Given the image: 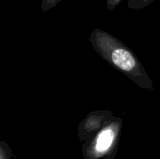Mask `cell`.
Wrapping results in <instances>:
<instances>
[{"label": "cell", "instance_id": "1", "mask_svg": "<svg viewBox=\"0 0 160 159\" xmlns=\"http://www.w3.org/2000/svg\"><path fill=\"white\" fill-rule=\"evenodd\" d=\"M99 54L115 69L131 80L140 88L155 91L153 81L139 59L126 47L112 41H98Z\"/></svg>", "mask_w": 160, "mask_h": 159}, {"label": "cell", "instance_id": "2", "mask_svg": "<svg viewBox=\"0 0 160 159\" xmlns=\"http://www.w3.org/2000/svg\"><path fill=\"white\" fill-rule=\"evenodd\" d=\"M123 124V119L114 115L91 140L82 144L83 159H115Z\"/></svg>", "mask_w": 160, "mask_h": 159}, {"label": "cell", "instance_id": "3", "mask_svg": "<svg viewBox=\"0 0 160 159\" xmlns=\"http://www.w3.org/2000/svg\"><path fill=\"white\" fill-rule=\"evenodd\" d=\"M114 114L108 110H99L89 112L78 126V137L82 144L91 140L109 123Z\"/></svg>", "mask_w": 160, "mask_h": 159}, {"label": "cell", "instance_id": "4", "mask_svg": "<svg viewBox=\"0 0 160 159\" xmlns=\"http://www.w3.org/2000/svg\"><path fill=\"white\" fill-rule=\"evenodd\" d=\"M13 152L8 143L0 141V159H13Z\"/></svg>", "mask_w": 160, "mask_h": 159}]
</instances>
